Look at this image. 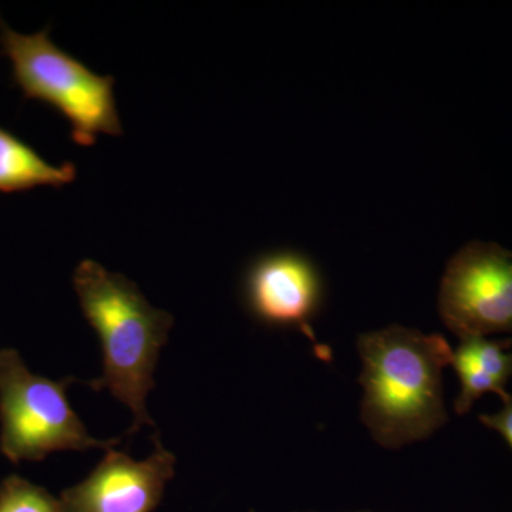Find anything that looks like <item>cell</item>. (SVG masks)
<instances>
[{
    "label": "cell",
    "instance_id": "cell-1",
    "mask_svg": "<svg viewBox=\"0 0 512 512\" xmlns=\"http://www.w3.org/2000/svg\"><path fill=\"white\" fill-rule=\"evenodd\" d=\"M357 348L362 417L377 443L402 447L443 426L441 373L454 355L443 336L390 326L360 336Z\"/></svg>",
    "mask_w": 512,
    "mask_h": 512
},
{
    "label": "cell",
    "instance_id": "cell-2",
    "mask_svg": "<svg viewBox=\"0 0 512 512\" xmlns=\"http://www.w3.org/2000/svg\"><path fill=\"white\" fill-rule=\"evenodd\" d=\"M74 291L84 318L96 330L103 350V373L90 382L97 392L109 390L130 409L128 433L154 426L147 410L158 356L173 328V316L154 308L136 284L113 274L92 259L74 271Z\"/></svg>",
    "mask_w": 512,
    "mask_h": 512
},
{
    "label": "cell",
    "instance_id": "cell-3",
    "mask_svg": "<svg viewBox=\"0 0 512 512\" xmlns=\"http://www.w3.org/2000/svg\"><path fill=\"white\" fill-rule=\"evenodd\" d=\"M0 40L22 92L60 111L72 124L74 143L90 147L100 134L123 133L113 77L92 72L57 47L47 30L22 35L3 26Z\"/></svg>",
    "mask_w": 512,
    "mask_h": 512
},
{
    "label": "cell",
    "instance_id": "cell-4",
    "mask_svg": "<svg viewBox=\"0 0 512 512\" xmlns=\"http://www.w3.org/2000/svg\"><path fill=\"white\" fill-rule=\"evenodd\" d=\"M72 377L56 380L30 372L19 353L0 350V451L12 463L40 461L57 451L110 450L119 440H99L67 399Z\"/></svg>",
    "mask_w": 512,
    "mask_h": 512
},
{
    "label": "cell",
    "instance_id": "cell-5",
    "mask_svg": "<svg viewBox=\"0 0 512 512\" xmlns=\"http://www.w3.org/2000/svg\"><path fill=\"white\" fill-rule=\"evenodd\" d=\"M439 311L461 339L512 333V252L491 242L464 245L444 272Z\"/></svg>",
    "mask_w": 512,
    "mask_h": 512
},
{
    "label": "cell",
    "instance_id": "cell-6",
    "mask_svg": "<svg viewBox=\"0 0 512 512\" xmlns=\"http://www.w3.org/2000/svg\"><path fill=\"white\" fill-rule=\"evenodd\" d=\"M175 457L156 440L153 454L133 460L110 448L82 483L63 491L64 512H151L174 476Z\"/></svg>",
    "mask_w": 512,
    "mask_h": 512
},
{
    "label": "cell",
    "instance_id": "cell-7",
    "mask_svg": "<svg viewBox=\"0 0 512 512\" xmlns=\"http://www.w3.org/2000/svg\"><path fill=\"white\" fill-rule=\"evenodd\" d=\"M319 296L318 272L295 252L266 255L247 276L249 308L271 325L305 326L318 308Z\"/></svg>",
    "mask_w": 512,
    "mask_h": 512
},
{
    "label": "cell",
    "instance_id": "cell-8",
    "mask_svg": "<svg viewBox=\"0 0 512 512\" xmlns=\"http://www.w3.org/2000/svg\"><path fill=\"white\" fill-rule=\"evenodd\" d=\"M74 180L76 168L73 164L47 163L28 144L0 128V191L63 187Z\"/></svg>",
    "mask_w": 512,
    "mask_h": 512
},
{
    "label": "cell",
    "instance_id": "cell-9",
    "mask_svg": "<svg viewBox=\"0 0 512 512\" xmlns=\"http://www.w3.org/2000/svg\"><path fill=\"white\" fill-rule=\"evenodd\" d=\"M0 512H64L60 500L25 478L8 477L0 485Z\"/></svg>",
    "mask_w": 512,
    "mask_h": 512
},
{
    "label": "cell",
    "instance_id": "cell-10",
    "mask_svg": "<svg viewBox=\"0 0 512 512\" xmlns=\"http://www.w3.org/2000/svg\"><path fill=\"white\" fill-rule=\"evenodd\" d=\"M504 349V343L488 340L484 336H474L463 339L460 348L454 353L505 386L512 375V355L505 353Z\"/></svg>",
    "mask_w": 512,
    "mask_h": 512
},
{
    "label": "cell",
    "instance_id": "cell-11",
    "mask_svg": "<svg viewBox=\"0 0 512 512\" xmlns=\"http://www.w3.org/2000/svg\"><path fill=\"white\" fill-rule=\"evenodd\" d=\"M451 365L456 369L461 382V393L456 402L457 413H467L473 403L480 399L485 393H497L504 402L510 399V394L505 390V386L481 372L473 363L468 362L464 357L453 355Z\"/></svg>",
    "mask_w": 512,
    "mask_h": 512
},
{
    "label": "cell",
    "instance_id": "cell-12",
    "mask_svg": "<svg viewBox=\"0 0 512 512\" xmlns=\"http://www.w3.org/2000/svg\"><path fill=\"white\" fill-rule=\"evenodd\" d=\"M480 420L485 426L498 431L512 448V396L504 402V409L500 413L484 414Z\"/></svg>",
    "mask_w": 512,
    "mask_h": 512
}]
</instances>
